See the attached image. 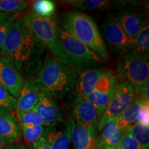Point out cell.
I'll return each mask as SVG.
<instances>
[{
  "instance_id": "5b68a950",
  "label": "cell",
  "mask_w": 149,
  "mask_h": 149,
  "mask_svg": "<svg viewBox=\"0 0 149 149\" xmlns=\"http://www.w3.org/2000/svg\"><path fill=\"white\" fill-rule=\"evenodd\" d=\"M59 44L64 55V64L74 72L85 70L102 64V59L75 37L59 29Z\"/></svg>"
},
{
  "instance_id": "7c38bea8",
  "label": "cell",
  "mask_w": 149,
  "mask_h": 149,
  "mask_svg": "<svg viewBox=\"0 0 149 149\" xmlns=\"http://www.w3.org/2000/svg\"><path fill=\"white\" fill-rule=\"evenodd\" d=\"M41 91V90H40ZM48 126L57 125L63 121V115L55 100L41 91L37 104L33 109Z\"/></svg>"
},
{
  "instance_id": "cb8c5ba5",
  "label": "cell",
  "mask_w": 149,
  "mask_h": 149,
  "mask_svg": "<svg viewBox=\"0 0 149 149\" xmlns=\"http://www.w3.org/2000/svg\"><path fill=\"white\" fill-rule=\"evenodd\" d=\"M140 145L141 149H149V126L136 123L126 128Z\"/></svg>"
},
{
  "instance_id": "2e32d148",
  "label": "cell",
  "mask_w": 149,
  "mask_h": 149,
  "mask_svg": "<svg viewBox=\"0 0 149 149\" xmlns=\"http://www.w3.org/2000/svg\"><path fill=\"white\" fill-rule=\"evenodd\" d=\"M0 137L17 142L21 137V130L17 120L12 112L0 107Z\"/></svg>"
},
{
  "instance_id": "ac0fdd59",
  "label": "cell",
  "mask_w": 149,
  "mask_h": 149,
  "mask_svg": "<svg viewBox=\"0 0 149 149\" xmlns=\"http://www.w3.org/2000/svg\"><path fill=\"white\" fill-rule=\"evenodd\" d=\"M106 70H107L89 68L81 72L79 79L76 83V89L78 95L86 99L87 97L94 91L96 84Z\"/></svg>"
},
{
  "instance_id": "e0dca14e",
  "label": "cell",
  "mask_w": 149,
  "mask_h": 149,
  "mask_svg": "<svg viewBox=\"0 0 149 149\" xmlns=\"http://www.w3.org/2000/svg\"><path fill=\"white\" fill-rule=\"evenodd\" d=\"M97 137L98 149H117L120 146L122 131L117 127L116 119L110 120L102 128Z\"/></svg>"
},
{
  "instance_id": "4dcf8cb0",
  "label": "cell",
  "mask_w": 149,
  "mask_h": 149,
  "mask_svg": "<svg viewBox=\"0 0 149 149\" xmlns=\"http://www.w3.org/2000/svg\"><path fill=\"white\" fill-rule=\"evenodd\" d=\"M15 18V15H10L8 17L6 18L0 23V51H1L3 42H4L7 33Z\"/></svg>"
},
{
  "instance_id": "d6a6232c",
  "label": "cell",
  "mask_w": 149,
  "mask_h": 149,
  "mask_svg": "<svg viewBox=\"0 0 149 149\" xmlns=\"http://www.w3.org/2000/svg\"><path fill=\"white\" fill-rule=\"evenodd\" d=\"M33 149H52L45 137H42L33 146Z\"/></svg>"
},
{
  "instance_id": "ffe728a7",
  "label": "cell",
  "mask_w": 149,
  "mask_h": 149,
  "mask_svg": "<svg viewBox=\"0 0 149 149\" xmlns=\"http://www.w3.org/2000/svg\"><path fill=\"white\" fill-rule=\"evenodd\" d=\"M66 3L75 9L85 11H95L115 7L122 8L128 3L125 1H107V0H79V1H67Z\"/></svg>"
},
{
  "instance_id": "484cf974",
  "label": "cell",
  "mask_w": 149,
  "mask_h": 149,
  "mask_svg": "<svg viewBox=\"0 0 149 149\" xmlns=\"http://www.w3.org/2000/svg\"><path fill=\"white\" fill-rule=\"evenodd\" d=\"M132 50L141 55L148 56L149 51V26L146 24L139 31L133 42Z\"/></svg>"
},
{
  "instance_id": "8fae6325",
  "label": "cell",
  "mask_w": 149,
  "mask_h": 149,
  "mask_svg": "<svg viewBox=\"0 0 149 149\" xmlns=\"http://www.w3.org/2000/svg\"><path fill=\"white\" fill-rule=\"evenodd\" d=\"M74 117L76 122L86 129L97 135L98 126V116L95 107L86 99L77 95L74 101Z\"/></svg>"
},
{
  "instance_id": "f546056e",
  "label": "cell",
  "mask_w": 149,
  "mask_h": 149,
  "mask_svg": "<svg viewBox=\"0 0 149 149\" xmlns=\"http://www.w3.org/2000/svg\"><path fill=\"white\" fill-rule=\"evenodd\" d=\"M119 147L121 149H141L139 143L126 129L122 131Z\"/></svg>"
},
{
  "instance_id": "6da1fadb",
  "label": "cell",
  "mask_w": 149,
  "mask_h": 149,
  "mask_svg": "<svg viewBox=\"0 0 149 149\" xmlns=\"http://www.w3.org/2000/svg\"><path fill=\"white\" fill-rule=\"evenodd\" d=\"M45 49V46L26 29L21 19L16 17L6 36L0 55L10 59L17 69L29 79L40 71Z\"/></svg>"
},
{
  "instance_id": "8992f818",
  "label": "cell",
  "mask_w": 149,
  "mask_h": 149,
  "mask_svg": "<svg viewBox=\"0 0 149 149\" xmlns=\"http://www.w3.org/2000/svg\"><path fill=\"white\" fill-rule=\"evenodd\" d=\"M117 70L124 81L129 82L133 86L135 96H138L148 83V56L131 50L118 64Z\"/></svg>"
},
{
  "instance_id": "277c9868",
  "label": "cell",
  "mask_w": 149,
  "mask_h": 149,
  "mask_svg": "<svg viewBox=\"0 0 149 149\" xmlns=\"http://www.w3.org/2000/svg\"><path fill=\"white\" fill-rule=\"evenodd\" d=\"M24 26L33 36L47 48L54 57L64 64V55L59 44L57 22L53 17H42L30 10L22 19Z\"/></svg>"
},
{
  "instance_id": "9c48e42d",
  "label": "cell",
  "mask_w": 149,
  "mask_h": 149,
  "mask_svg": "<svg viewBox=\"0 0 149 149\" xmlns=\"http://www.w3.org/2000/svg\"><path fill=\"white\" fill-rule=\"evenodd\" d=\"M130 40L134 42L139 31L146 24L142 11L134 8H124L114 16Z\"/></svg>"
},
{
  "instance_id": "9a60e30c",
  "label": "cell",
  "mask_w": 149,
  "mask_h": 149,
  "mask_svg": "<svg viewBox=\"0 0 149 149\" xmlns=\"http://www.w3.org/2000/svg\"><path fill=\"white\" fill-rule=\"evenodd\" d=\"M70 139L75 149H98L97 137L72 120Z\"/></svg>"
},
{
  "instance_id": "3957f363",
  "label": "cell",
  "mask_w": 149,
  "mask_h": 149,
  "mask_svg": "<svg viewBox=\"0 0 149 149\" xmlns=\"http://www.w3.org/2000/svg\"><path fill=\"white\" fill-rule=\"evenodd\" d=\"M63 27L102 60L109 59L107 46L97 25L88 15L77 11L68 13L63 19Z\"/></svg>"
},
{
  "instance_id": "d4e9b609",
  "label": "cell",
  "mask_w": 149,
  "mask_h": 149,
  "mask_svg": "<svg viewBox=\"0 0 149 149\" xmlns=\"http://www.w3.org/2000/svg\"><path fill=\"white\" fill-rule=\"evenodd\" d=\"M16 119L19 126H45L49 127L35 111L16 112Z\"/></svg>"
},
{
  "instance_id": "e575fe53",
  "label": "cell",
  "mask_w": 149,
  "mask_h": 149,
  "mask_svg": "<svg viewBox=\"0 0 149 149\" xmlns=\"http://www.w3.org/2000/svg\"><path fill=\"white\" fill-rule=\"evenodd\" d=\"M17 149H29L27 148V147H26V146H21V147H19L18 148H17Z\"/></svg>"
},
{
  "instance_id": "603a6c76",
  "label": "cell",
  "mask_w": 149,
  "mask_h": 149,
  "mask_svg": "<svg viewBox=\"0 0 149 149\" xmlns=\"http://www.w3.org/2000/svg\"><path fill=\"white\" fill-rule=\"evenodd\" d=\"M114 91L111 93H100L93 91L86 97V100L95 109L97 113L98 119H100V117L105 111L108 104L113 95Z\"/></svg>"
},
{
  "instance_id": "83f0119b",
  "label": "cell",
  "mask_w": 149,
  "mask_h": 149,
  "mask_svg": "<svg viewBox=\"0 0 149 149\" xmlns=\"http://www.w3.org/2000/svg\"><path fill=\"white\" fill-rule=\"evenodd\" d=\"M29 6V2L22 0H2L0 1V11L13 15L20 13Z\"/></svg>"
},
{
  "instance_id": "d590c367",
  "label": "cell",
  "mask_w": 149,
  "mask_h": 149,
  "mask_svg": "<svg viewBox=\"0 0 149 149\" xmlns=\"http://www.w3.org/2000/svg\"><path fill=\"white\" fill-rule=\"evenodd\" d=\"M117 149H121V148H120V147H119V148H117Z\"/></svg>"
},
{
  "instance_id": "d6986e66",
  "label": "cell",
  "mask_w": 149,
  "mask_h": 149,
  "mask_svg": "<svg viewBox=\"0 0 149 149\" xmlns=\"http://www.w3.org/2000/svg\"><path fill=\"white\" fill-rule=\"evenodd\" d=\"M72 119L69 117L65 121L64 129L57 130L55 126H50L45 138L52 149H69Z\"/></svg>"
},
{
  "instance_id": "f1b7e54d",
  "label": "cell",
  "mask_w": 149,
  "mask_h": 149,
  "mask_svg": "<svg viewBox=\"0 0 149 149\" xmlns=\"http://www.w3.org/2000/svg\"><path fill=\"white\" fill-rule=\"evenodd\" d=\"M17 100L0 83V107L12 112L16 108Z\"/></svg>"
},
{
  "instance_id": "52a82bcc",
  "label": "cell",
  "mask_w": 149,
  "mask_h": 149,
  "mask_svg": "<svg viewBox=\"0 0 149 149\" xmlns=\"http://www.w3.org/2000/svg\"><path fill=\"white\" fill-rule=\"evenodd\" d=\"M135 97L134 89L126 81L119 83L105 111L98 121L97 131H101L110 120L117 119L130 107Z\"/></svg>"
},
{
  "instance_id": "5bb4252c",
  "label": "cell",
  "mask_w": 149,
  "mask_h": 149,
  "mask_svg": "<svg viewBox=\"0 0 149 149\" xmlns=\"http://www.w3.org/2000/svg\"><path fill=\"white\" fill-rule=\"evenodd\" d=\"M146 106H149V101L135 96L130 107L116 119L117 127L124 131L130 126L138 122L141 111Z\"/></svg>"
},
{
  "instance_id": "ba28073f",
  "label": "cell",
  "mask_w": 149,
  "mask_h": 149,
  "mask_svg": "<svg viewBox=\"0 0 149 149\" xmlns=\"http://www.w3.org/2000/svg\"><path fill=\"white\" fill-rule=\"evenodd\" d=\"M104 37L112 53L125 55L131 51L133 42L130 40L122 27L115 19L114 16L109 15L102 24Z\"/></svg>"
},
{
  "instance_id": "44dd1931",
  "label": "cell",
  "mask_w": 149,
  "mask_h": 149,
  "mask_svg": "<svg viewBox=\"0 0 149 149\" xmlns=\"http://www.w3.org/2000/svg\"><path fill=\"white\" fill-rule=\"evenodd\" d=\"M118 84V77L112 71L107 70L96 84L93 91L100 93H111L115 90Z\"/></svg>"
},
{
  "instance_id": "1f68e13d",
  "label": "cell",
  "mask_w": 149,
  "mask_h": 149,
  "mask_svg": "<svg viewBox=\"0 0 149 149\" xmlns=\"http://www.w3.org/2000/svg\"><path fill=\"white\" fill-rule=\"evenodd\" d=\"M18 146L17 142H13L0 137V149H17Z\"/></svg>"
},
{
  "instance_id": "7402d4cb",
  "label": "cell",
  "mask_w": 149,
  "mask_h": 149,
  "mask_svg": "<svg viewBox=\"0 0 149 149\" xmlns=\"http://www.w3.org/2000/svg\"><path fill=\"white\" fill-rule=\"evenodd\" d=\"M26 143L33 148L41 138L45 137L49 127L45 126H19Z\"/></svg>"
},
{
  "instance_id": "836d02e7",
  "label": "cell",
  "mask_w": 149,
  "mask_h": 149,
  "mask_svg": "<svg viewBox=\"0 0 149 149\" xmlns=\"http://www.w3.org/2000/svg\"><path fill=\"white\" fill-rule=\"evenodd\" d=\"M9 15H10V14L5 13L1 12V11H0V23H1L3 19H5L6 18L8 17Z\"/></svg>"
},
{
  "instance_id": "7a4b0ae2",
  "label": "cell",
  "mask_w": 149,
  "mask_h": 149,
  "mask_svg": "<svg viewBox=\"0 0 149 149\" xmlns=\"http://www.w3.org/2000/svg\"><path fill=\"white\" fill-rule=\"evenodd\" d=\"M36 81L40 90L54 100H60L70 93L77 83L75 72L47 54Z\"/></svg>"
},
{
  "instance_id": "4fadbf2b",
  "label": "cell",
  "mask_w": 149,
  "mask_h": 149,
  "mask_svg": "<svg viewBox=\"0 0 149 149\" xmlns=\"http://www.w3.org/2000/svg\"><path fill=\"white\" fill-rule=\"evenodd\" d=\"M40 91L35 78L28 79L24 83L19 94L16 104V112L23 113L33 111L38 102Z\"/></svg>"
},
{
  "instance_id": "30bf717a",
  "label": "cell",
  "mask_w": 149,
  "mask_h": 149,
  "mask_svg": "<svg viewBox=\"0 0 149 149\" xmlns=\"http://www.w3.org/2000/svg\"><path fill=\"white\" fill-rule=\"evenodd\" d=\"M0 83L15 98L18 97L24 85L21 73L10 59L0 55Z\"/></svg>"
},
{
  "instance_id": "4316f807",
  "label": "cell",
  "mask_w": 149,
  "mask_h": 149,
  "mask_svg": "<svg viewBox=\"0 0 149 149\" xmlns=\"http://www.w3.org/2000/svg\"><path fill=\"white\" fill-rule=\"evenodd\" d=\"M32 12L42 17H52L55 12V3L51 0H37L32 3Z\"/></svg>"
}]
</instances>
